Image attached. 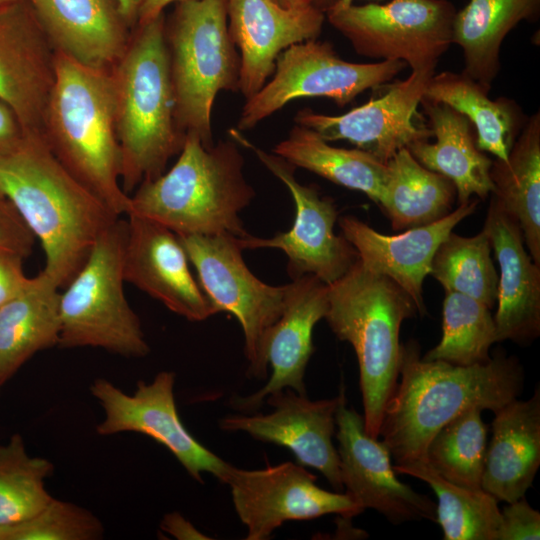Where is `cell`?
I'll use <instances>...</instances> for the list:
<instances>
[{"label": "cell", "instance_id": "6da1fadb", "mask_svg": "<svg viewBox=\"0 0 540 540\" xmlns=\"http://www.w3.org/2000/svg\"><path fill=\"white\" fill-rule=\"evenodd\" d=\"M400 382L383 411L380 434L395 464L425 460L429 442L463 412H495L524 386L520 362L504 354L484 364L453 365L420 357L418 344H401Z\"/></svg>", "mask_w": 540, "mask_h": 540}, {"label": "cell", "instance_id": "7a4b0ae2", "mask_svg": "<svg viewBox=\"0 0 540 540\" xmlns=\"http://www.w3.org/2000/svg\"><path fill=\"white\" fill-rule=\"evenodd\" d=\"M0 192L37 238L43 272L64 288L118 216L59 162L39 132L0 155Z\"/></svg>", "mask_w": 540, "mask_h": 540}, {"label": "cell", "instance_id": "3957f363", "mask_svg": "<svg viewBox=\"0 0 540 540\" xmlns=\"http://www.w3.org/2000/svg\"><path fill=\"white\" fill-rule=\"evenodd\" d=\"M54 66L41 134L68 172L114 215H126L129 195L120 182L111 70L83 65L56 50Z\"/></svg>", "mask_w": 540, "mask_h": 540}, {"label": "cell", "instance_id": "277c9868", "mask_svg": "<svg viewBox=\"0 0 540 540\" xmlns=\"http://www.w3.org/2000/svg\"><path fill=\"white\" fill-rule=\"evenodd\" d=\"M165 19L161 13L137 24L111 69L121 151L120 182L129 196L141 182L165 172L186 137L175 120Z\"/></svg>", "mask_w": 540, "mask_h": 540}, {"label": "cell", "instance_id": "5b68a950", "mask_svg": "<svg viewBox=\"0 0 540 540\" xmlns=\"http://www.w3.org/2000/svg\"><path fill=\"white\" fill-rule=\"evenodd\" d=\"M239 147L229 138L206 148L196 134L186 133L175 164L139 184L126 215L154 221L177 235L249 236L240 213L256 194L244 176Z\"/></svg>", "mask_w": 540, "mask_h": 540}, {"label": "cell", "instance_id": "8992f818", "mask_svg": "<svg viewBox=\"0 0 540 540\" xmlns=\"http://www.w3.org/2000/svg\"><path fill=\"white\" fill-rule=\"evenodd\" d=\"M417 312L399 285L370 271L359 259L328 284L324 319L335 336L355 351L364 428L373 438H379L383 411L399 377L401 325Z\"/></svg>", "mask_w": 540, "mask_h": 540}, {"label": "cell", "instance_id": "52a82bcc", "mask_svg": "<svg viewBox=\"0 0 540 540\" xmlns=\"http://www.w3.org/2000/svg\"><path fill=\"white\" fill-rule=\"evenodd\" d=\"M165 38L179 130L214 145L211 116L217 94L239 92L240 56L228 29V0L175 3Z\"/></svg>", "mask_w": 540, "mask_h": 540}, {"label": "cell", "instance_id": "ba28073f", "mask_svg": "<svg viewBox=\"0 0 540 540\" xmlns=\"http://www.w3.org/2000/svg\"><path fill=\"white\" fill-rule=\"evenodd\" d=\"M127 219L99 236L86 262L60 293L61 348L94 347L128 358L150 352L141 322L124 292Z\"/></svg>", "mask_w": 540, "mask_h": 540}, {"label": "cell", "instance_id": "9c48e42d", "mask_svg": "<svg viewBox=\"0 0 540 540\" xmlns=\"http://www.w3.org/2000/svg\"><path fill=\"white\" fill-rule=\"evenodd\" d=\"M353 1L336 0L324 14L361 56L435 68L453 44L456 9L448 0Z\"/></svg>", "mask_w": 540, "mask_h": 540}, {"label": "cell", "instance_id": "30bf717a", "mask_svg": "<svg viewBox=\"0 0 540 540\" xmlns=\"http://www.w3.org/2000/svg\"><path fill=\"white\" fill-rule=\"evenodd\" d=\"M177 235V234H176ZM198 283L217 312L231 313L244 335L247 375L266 378V338L285 306L289 284L273 286L247 267L240 238L230 234L177 235Z\"/></svg>", "mask_w": 540, "mask_h": 540}, {"label": "cell", "instance_id": "8fae6325", "mask_svg": "<svg viewBox=\"0 0 540 540\" xmlns=\"http://www.w3.org/2000/svg\"><path fill=\"white\" fill-rule=\"evenodd\" d=\"M406 66L398 60L347 62L331 43L317 39L293 44L278 56L272 79L246 100L236 129H251L301 97H327L344 107L364 91L389 82Z\"/></svg>", "mask_w": 540, "mask_h": 540}, {"label": "cell", "instance_id": "7c38bea8", "mask_svg": "<svg viewBox=\"0 0 540 540\" xmlns=\"http://www.w3.org/2000/svg\"><path fill=\"white\" fill-rule=\"evenodd\" d=\"M228 134L240 146L255 153L288 187L295 204V219L287 232L271 238L251 235L240 238L244 250L280 249L288 258L287 269L292 279L308 274L331 284L341 278L358 260V254L342 234L334 231L338 216L334 202L321 197L314 187L300 184L294 173L296 167L281 156L257 147L236 128Z\"/></svg>", "mask_w": 540, "mask_h": 540}, {"label": "cell", "instance_id": "4fadbf2b", "mask_svg": "<svg viewBox=\"0 0 540 540\" xmlns=\"http://www.w3.org/2000/svg\"><path fill=\"white\" fill-rule=\"evenodd\" d=\"M175 373L161 371L147 383L139 381L135 392H123L112 382L98 378L90 387L104 411L97 425L100 435L122 432L144 434L166 447L196 481L209 473L226 484L233 465L202 445L186 429L174 397Z\"/></svg>", "mask_w": 540, "mask_h": 540}, {"label": "cell", "instance_id": "5bb4252c", "mask_svg": "<svg viewBox=\"0 0 540 540\" xmlns=\"http://www.w3.org/2000/svg\"><path fill=\"white\" fill-rule=\"evenodd\" d=\"M316 476L290 461L263 469L233 466L227 480L232 502L247 528L246 540H266L288 521H305L328 514L345 519L364 510L346 493L316 484Z\"/></svg>", "mask_w": 540, "mask_h": 540}, {"label": "cell", "instance_id": "9a60e30c", "mask_svg": "<svg viewBox=\"0 0 540 540\" xmlns=\"http://www.w3.org/2000/svg\"><path fill=\"white\" fill-rule=\"evenodd\" d=\"M344 400L343 391L333 398L311 400L307 394L285 388L265 398L271 412L228 415L219 420V427L287 448L300 465L318 470L340 492V461L332 439L336 413Z\"/></svg>", "mask_w": 540, "mask_h": 540}, {"label": "cell", "instance_id": "2e32d148", "mask_svg": "<svg viewBox=\"0 0 540 540\" xmlns=\"http://www.w3.org/2000/svg\"><path fill=\"white\" fill-rule=\"evenodd\" d=\"M435 68L412 70L405 80L389 86L379 98L342 115L299 110L295 124L316 132L327 142L346 140L378 161L387 162L401 149L433 137L428 127L413 122Z\"/></svg>", "mask_w": 540, "mask_h": 540}, {"label": "cell", "instance_id": "e0dca14e", "mask_svg": "<svg viewBox=\"0 0 540 540\" xmlns=\"http://www.w3.org/2000/svg\"><path fill=\"white\" fill-rule=\"evenodd\" d=\"M340 476L363 510L374 509L390 523L436 521V504L396 477L386 445L365 431L364 419L344 400L336 413Z\"/></svg>", "mask_w": 540, "mask_h": 540}, {"label": "cell", "instance_id": "ac0fdd59", "mask_svg": "<svg viewBox=\"0 0 540 540\" xmlns=\"http://www.w3.org/2000/svg\"><path fill=\"white\" fill-rule=\"evenodd\" d=\"M126 216L125 282L188 321L200 322L217 314L193 277L177 235L154 221L133 214Z\"/></svg>", "mask_w": 540, "mask_h": 540}, {"label": "cell", "instance_id": "d6986e66", "mask_svg": "<svg viewBox=\"0 0 540 540\" xmlns=\"http://www.w3.org/2000/svg\"><path fill=\"white\" fill-rule=\"evenodd\" d=\"M55 50L26 0L0 7V101L25 132L41 133Z\"/></svg>", "mask_w": 540, "mask_h": 540}, {"label": "cell", "instance_id": "ffe728a7", "mask_svg": "<svg viewBox=\"0 0 540 540\" xmlns=\"http://www.w3.org/2000/svg\"><path fill=\"white\" fill-rule=\"evenodd\" d=\"M325 14L311 4L286 9L273 0H228V29L240 50L239 92L257 94L274 73L280 53L317 39Z\"/></svg>", "mask_w": 540, "mask_h": 540}, {"label": "cell", "instance_id": "44dd1931", "mask_svg": "<svg viewBox=\"0 0 540 540\" xmlns=\"http://www.w3.org/2000/svg\"><path fill=\"white\" fill-rule=\"evenodd\" d=\"M478 199L469 200L443 218L396 235L377 232L354 216L339 219L341 234L350 242L360 262L399 285L414 301L420 314L426 312L423 282L430 274L438 246L454 227L476 209Z\"/></svg>", "mask_w": 540, "mask_h": 540}, {"label": "cell", "instance_id": "7402d4cb", "mask_svg": "<svg viewBox=\"0 0 540 540\" xmlns=\"http://www.w3.org/2000/svg\"><path fill=\"white\" fill-rule=\"evenodd\" d=\"M288 284L282 314L266 338V356L271 367L269 380L255 393L230 401L243 413H253L269 394L285 388L306 394L304 376L314 350L313 329L327 313L328 284L308 274Z\"/></svg>", "mask_w": 540, "mask_h": 540}, {"label": "cell", "instance_id": "603a6c76", "mask_svg": "<svg viewBox=\"0 0 540 540\" xmlns=\"http://www.w3.org/2000/svg\"><path fill=\"white\" fill-rule=\"evenodd\" d=\"M483 230L498 262V342L529 344L540 334V266L526 250L517 221L492 196Z\"/></svg>", "mask_w": 540, "mask_h": 540}, {"label": "cell", "instance_id": "cb8c5ba5", "mask_svg": "<svg viewBox=\"0 0 540 540\" xmlns=\"http://www.w3.org/2000/svg\"><path fill=\"white\" fill-rule=\"evenodd\" d=\"M54 50L77 62L111 70L131 28L114 0H26Z\"/></svg>", "mask_w": 540, "mask_h": 540}, {"label": "cell", "instance_id": "d4e9b609", "mask_svg": "<svg viewBox=\"0 0 540 540\" xmlns=\"http://www.w3.org/2000/svg\"><path fill=\"white\" fill-rule=\"evenodd\" d=\"M481 488L498 501L523 498L540 466V390L493 412Z\"/></svg>", "mask_w": 540, "mask_h": 540}, {"label": "cell", "instance_id": "484cf974", "mask_svg": "<svg viewBox=\"0 0 540 540\" xmlns=\"http://www.w3.org/2000/svg\"><path fill=\"white\" fill-rule=\"evenodd\" d=\"M435 142L418 140L408 146L425 168L447 177L455 186L459 204L472 196L485 199L493 192L492 160L476 146V135L466 116L442 103L422 99Z\"/></svg>", "mask_w": 540, "mask_h": 540}, {"label": "cell", "instance_id": "4316f807", "mask_svg": "<svg viewBox=\"0 0 540 540\" xmlns=\"http://www.w3.org/2000/svg\"><path fill=\"white\" fill-rule=\"evenodd\" d=\"M43 271L0 306V387L37 352L58 346L60 292Z\"/></svg>", "mask_w": 540, "mask_h": 540}, {"label": "cell", "instance_id": "83f0119b", "mask_svg": "<svg viewBox=\"0 0 540 540\" xmlns=\"http://www.w3.org/2000/svg\"><path fill=\"white\" fill-rule=\"evenodd\" d=\"M540 0H469L456 11L453 43L463 54V73L487 89L500 70V47L520 22L537 21Z\"/></svg>", "mask_w": 540, "mask_h": 540}, {"label": "cell", "instance_id": "f1b7e54d", "mask_svg": "<svg viewBox=\"0 0 540 540\" xmlns=\"http://www.w3.org/2000/svg\"><path fill=\"white\" fill-rule=\"evenodd\" d=\"M491 195L519 224L525 246L540 266V113L530 116L506 160L492 162Z\"/></svg>", "mask_w": 540, "mask_h": 540}, {"label": "cell", "instance_id": "f546056e", "mask_svg": "<svg viewBox=\"0 0 540 540\" xmlns=\"http://www.w3.org/2000/svg\"><path fill=\"white\" fill-rule=\"evenodd\" d=\"M489 90L463 72L444 71L431 77L423 98L466 116L475 128L478 149L506 160L527 119L514 100L490 99Z\"/></svg>", "mask_w": 540, "mask_h": 540}, {"label": "cell", "instance_id": "4dcf8cb0", "mask_svg": "<svg viewBox=\"0 0 540 540\" xmlns=\"http://www.w3.org/2000/svg\"><path fill=\"white\" fill-rule=\"evenodd\" d=\"M387 179L379 200L394 230L433 223L451 212L454 184L422 166L408 148L387 162Z\"/></svg>", "mask_w": 540, "mask_h": 540}, {"label": "cell", "instance_id": "1f68e13d", "mask_svg": "<svg viewBox=\"0 0 540 540\" xmlns=\"http://www.w3.org/2000/svg\"><path fill=\"white\" fill-rule=\"evenodd\" d=\"M296 168L313 172L335 184L363 192L379 203L387 165L360 149L335 147L313 130L295 124L272 150Z\"/></svg>", "mask_w": 540, "mask_h": 540}, {"label": "cell", "instance_id": "d6a6232c", "mask_svg": "<svg viewBox=\"0 0 540 540\" xmlns=\"http://www.w3.org/2000/svg\"><path fill=\"white\" fill-rule=\"evenodd\" d=\"M396 474L427 483L437 497L436 522L445 540H497L501 522L498 500L482 488L456 485L435 472L425 460L394 464Z\"/></svg>", "mask_w": 540, "mask_h": 540}, {"label": "cell", "instance_id": "836d02e7", "mask_svg": "<svg viewBox=\"0 0 540 540\" xmlns=\"http://www.w3.org/2000/svg\"><path fill=\"white\" fill-rule=\"evenodd\" d=\"M442 310V337L423 359L453 365L484 364L489 350L498 342L491 309L484 303L456 292H445Z\"/></svg>", "mask_w": 540, "mask_h": 540}, {"label": "cell", "instance_id": "e575fe53", "mask_svg": "<svg viewBox=\"0 0 540 540\" xmlns=\"http://www.w3.org/2000/svg\"><path fill=\"white\" fill-rule=\"evenodd\" d=\"M486 232L464 237L451 232L438 246L430 274L445 289L472 297L490 309L497 299L498 273Z\"/></svg>", "mask_w": 540, "mask_h": 540}, {"label": "cell", "instance_id": "d590c367", "mask_svg": "<svg viewBox=\"0 0 540 540\" xmlns=\"http://www.w3.org/2000/svg\"><path fill=\"white\" fill-rule=\"evenodd\" d=\"M480 408L469 409L431 439L425 461L444 479L467 488L479 489L487 451V429Z\"/></svg>", "mask_w": 540, "mask_h": 540}, {"label": "cell", "instance_id": "8d00e7d4", "mask_svg": "<svg viewBox=\"0 0 540 540\" xmlns=\"http://www.w3.org/2000/svg\"><path fill=\"white\" fill-rule=\"evenodd\" d=\"M52 471L50 461L28 454L20 434L0 445V527L25 521L48 504L53 496L45 480Z\"/></svg>", "mask_w": 540, "mask_h": 540}, {"label": "cell", "instance_id": "74e56055", "mask_svg": "<svg viewBox=\"0 0 540 540\" xmlns=\"http://www.w3.org/2000/svg\"><path fill=\"white\" fill-rule=\"evenodd\" d=\"M104 527L91 511L52 497L31 518L0 527V540H96Z\"/></svg>", "mask_w": 540, "mask_h": 540}, {"label": "cell", "instance_id": "f35d334b", "mask_svg": "<svg viewBox=\"0 0 540 540\" xmlns=\"http://www.w3.org/2000/svg\"><path fill=\"white\" fill-rule=\"evenodd\" d=\"M507 504L501 511L497 540H538L540 513L524 497Z\"/></svg>", "mask_w": 540, "mask_h": 540}, {"label": "cell", "instance_id": "ab89813d", "mask_svg": "<svg viewBox=\"0 0 540 540\" xmlns=\"http://www.w3.org/2000/svg\"><path fill=\"white\" fill-rule=\"evenodd\" d=\"M35 237L11 202L0 192V252L28 257Z\"/></svg>", "mask_w": 540, "mask_h": 540}, {"label": "cell", "instance_id": "60d3db41", "mask_svg": "<svg viewBox=\"0 0 540 540\" xmlns=\"http://www.w3.org/2000/svg\"><path fill=\"white\" fill-rule=\"evenodd\" d=\"M23 259L0 252V306L19 295L31 281L23 271Z\"/></svg>", "mask_w": 540, "mask_h": 540}, {"label": "cell", "instance_id": "b9f144b4", "mask_svg": "<svg viewBox=\"0 0 540 540\" xmlns=\"http://www.w3.org/2000/svg\"><path fill=\"white\" fill-rule=\"evenodd\" d=\"M24 135L25 130L14 111L0 101V155L14 149Z\"/></svg>", "mask_w": 540, "mask_h": 540}, {"label": "cell", "instance_id": "7bdbcfd3", "mask_svg": "<svg viewBox=\"0 0 540 540\" xmlns=\"http://www.w3.org/2000/svg\"><path fill=\"white\" fill-rule=\"evenodd\" d=\"M161 529L178 540L211 539L178 512L166 514L161 522Z\"/></svg>", "mask_w": 540, "mask_h": 540}, {"label": "cell", "instance_id": "ee69618b", "mask_svg": "<svg viewBox=\"0 0 540 540\" xmlns=\"http://www.w3.org/2000/svg\"><path fill=\"white\" fill-rule=\"evenodd\" d=\"M182 1L191 0H145L140 9L137 24H143L154 19L164 13L165 8L170 4Z\"/></svg>", "mask_w": 540, "mask_h": 540}, {"label": "cell", "instance_id": "f6af8a7d", "mask_svg": "<svg viewBox=\"0 0 540 540\" xmlns=\"http://www.w3.org/2000/svg\"><path fill=\"white\" fill-rule=\"evenodd\" d=\"M145 0H114L118 10L131 29L137 25L140 9Z\"/></svg>", "mask_w": 540, "mask_h": 540}, {"label": "cell", "instance_id": "bcb514c9", "mask_svg": "<svg viewBox=\"0 0 540 540\" xmlns=\"http://www.w3.org/2000/svg\"><path fill=\"white\" fill-rule=\"evenodd\" d=\"M279 6L286 9L298 8L309 4L306 0H273Z\"/></svg>", "mask_w": 540, "mask_h": 540}, {"label": "cell", "instance_id": "7dc6e473", "mask_svg": "<svg viewBox=\"0 0 540 540\" xmlns=\"http://www.w3.org/2000/svg\"><path fill=\"white\" fill-rule=\"evenodd\" d=\"M306 1L309 4L313 5L314 7L324 12L326 8H328L336 0H306ZM372 1H382V0H372Z\"/></svg>", "mask_w": 540, "mask_h": 540}, {"label": "cell", "instance_id": "c3c4849f", "mask_svg": "<svg viewBox=\"0 0 540 540\" xmlns=\"http://www.w3.org/2000/svg\"><path fill=\"white\" fill-rule=\"evenodd\" d=\"M15 1H18V0H0V7L4 6V5H7V4H10V3H13Z\"/></svg>", "mask_w": 540, "mask_h": 540}]
</instances>
